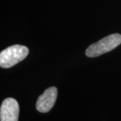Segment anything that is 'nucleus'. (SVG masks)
Returning a JSON list of instances; mask_svg holds the SVG:
<instances>
[{"label": "nucleus", "mask_w": 121, "mask_h": 121, "mask_svg": "<svg viewBox=\"0 0 121 121\" xmlns=\"http://www.w3.org/2000/svg\"><path fill=\"white\" fill-rule=\"evenodd\" d=\"M28 48L20 44H16L3 50L0 53V66L9 68L24 60L28 54Z\"/></svg>", "instance_id": "f257e3e1"}, {"label": "nucleus", "mask_w": 121, "mask_h": 121, "mask_svg": "<svg viewBox=\"0 0 121 121\" xmlns=\"http://www.w3.org/2000/svg\"><path fill=\"white\" fill-rule=\"evenodd\" d=\"M121 44V35L120 34L109 35L90 45L87 48L86 55L89 57L98 56L112 51Z\"/></svg>", "instance_id": "f03ea898"}, {"label": "nucleus", "mask_w": 121, "mask_h": 121, "mask_svg": "<svg viewBox=\"0 0 121 121\" xmlns=\"http://www.w3.org/2000/svg\"><path fill=\"white\" fill-rule=\"evenodd\" d=\"M19 104L13 98H6L2 102L0 108L1 121H18Z\"/></svg>", "instance_id": "7ed1b4c3"}, {"label": "nucleus", "mask_w": 121, "mask_h": 121, "mask_svg": "<svg viewBox=\"0 0 121 121\" xmlns=\"http://www.w3.org/2000/svg\"><path fill=\"white\" fill-rule=\"evenodd\" d=\"M57 97V90L55 87L47 89L39 97L36 102V109L40 112H47L53 107Z\"/></svg>", "instance_id": "20e7f679"}]
</instances>
